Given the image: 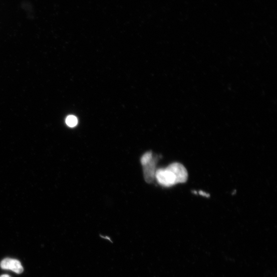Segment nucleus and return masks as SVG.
<instances>
[{
    "label": "nucleus",
    "instance_id": "obj_6",
    "mask_svg": "<svg viewBox=\"0 0 277 277\" xmlns=\"http://www.w3.org/2000/svg\"><path fill=\"white\" fill-rule=\"evenodd\" d=\"M66 123L69 126L74 127L77 125L78 119L74 116H69L66 119Z\"/></svg>",
    "mask_w": 277,
    "mask_h": 277
},
{
    "label": "nucleus",
    "instance_id": "obj_5",
    "mask_svg": "<svg viewBox=\"0 0 277 277\" xmlns=\"http://www.w3.org/2000/svg\"><path fill=\"white\" fill-rule=\"evenodd\" d=\"M153 157V154L151 152H148L145 153L141 159V164L144 166L150 162Z\"/></svg>",
    "mask_w": 277,
    "mask_h": 277
},
{
    "label": "nucleus",
    "instance_id": "obj_3",
    "mask_svg": "<svg viewBox=\"0 0 277 277\" xmlns=\"http://www.w3.org/2000/svg\"><path fill=\"white\" fill-rule=\"evenodd\" d=\"M157 160V158L153 156L150 162L143 166L144 178L148 183H152L155 177Z\"/></svg>",
    "mask_w": 277,
    "mask_h": 277
},
{
    "label": "nucleus",
    "instance_id": "obj_7",
    "mask_svg": "<svg viewBox=\"0 0 277 277\" xmlns=\"http://www.w3.org/2000/svg\"><path fill=\"white\" fill-rule=\"evenodd\" d=\"M0 277H11V276L9 274H3L0 276Z\"/></svg>",
    "mask_w": 277,
    "mask_h": 277
},
{
    "label": "nucleus",
    "instance_id": "obj_2",
    "mask_svg": "<svg viewBox=\"0 0 277 277\" xmlns=\"http://www.w3.org/2000/svg\"><path fill=\"white\" fill-rule=\"evenodd\" d=\"M167 168L175 174L177 183H183L187 179V173L185 167L181 164L174 163L169 165Z\"/></svg>",
    "mask_w": 277,
    "mask_h": 277
},
{
    "label": "nucleus",
    "instance_id": "obj_4",
    "mask_svg": "<svg viewBox=\"0 0 277 277\" xmlns=\"http://www.w3.org/2000/svg\"><path fill=\"white\" fill-rule=\"evenodd\" d=\"M0 266L6 270H11L16 273H21L24 271V267L21 262L16 259L6 258L0 263Z\"/></svg>",
    "mask_w": 277,
    "mask_h": 277
},
{
    "label": "nucleus",
    "instance_id": "obj_1",
    "mask_svg": "<svg viewBox=\"0 0 277 277\" xmlns=\"http://www.w3.org/2000/svg\"><path fill=\"white\" fill-rule=\"evenodd\" d=\"M155 177L161 185L169 187L177 183L175 174L167 167L157 170Z\"/></svg>",
    "mask_w": 277,
    "mask_h": 277
}]
</instances>
